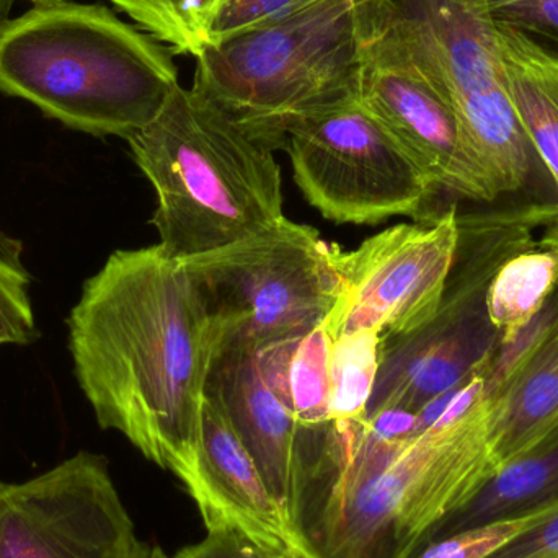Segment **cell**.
<instances>
[{"label": "cell", "instance_id": "obj_1", "mask_svg": "<svg viewBox=\"0 0 558 558\" xmlns=\"http://www.w3.org/2000/svg\"><path fill=\"white\" fill-rule=\"evenodd\" d=\"M75 377L104 429L185 481L196 464L219 333L182 262L118 251L68 320Z\"/></svg>", "mask_w": 558, "mask_h": 558}, {"label": "cell", "instance_id": "obj_2", "mask_svg": "<svg viewBox=\"0 0 558 558\" xmlns=\"http://www.w3.org/2000/svg\"><path fill=\"white\" fill-rule=\"evenodd\" d=\"M490 403L415 435L387 438L367 423L343 426L307 475L295 508L298 553L307 558H413L501 471Z\"/></svg>", "mask_w": 558, "mask_h": 558}, {"label": "cell", "instance_id": "obj_3", "mask_svg": "<svg viewBox=\"0 0 558 558\" xmlns=\"http://www.w3.org/2000/svg\"><path fill=\"white\" fill-rule=\"evenodd\" d=\"M179 87L172 49L101 3H38L0 22V94L71 130L128 141Z\"/></svg>", "mask_w": 558, "mask_h": 558}, {"label": "cell", "instance_id": "obj_4", "mask_svg": "<svg viewBox=\"0 0 558 558\" xmlns=\"http://www.w3.org/2000/svg\"><path fill=\"white\" fill-rule=\"evenodd\" d=\"M386 0H318L196 56L192 90L265 149L311 118L361 100Z\"/></svg>", "mask_w": 558, "mask_h": 558}, {"label": "cell", "instance_id": "obj_5", "mask_svg": "<svg viewBox=\"0 0 558 558\" xmlns=\"http://www.w3.org/2000/svg\"><path fill=\"white\" fill-rule=\"evenodd\" d=\"M153 183L150 225L182 262L242 241L282 218L281 167L265 149L180 85L159 117L128 140Z\"/></svg>", "mask_w": 558, "mask_h": 558}, {"label": "cell", "instance_id": "obj_6", "mask_svg": "<svg viewBox=\"0 0 558 558\" xmlns=\"http://www.w3.org/2000/svg\"><path fill=\"white\" fill-rule=\"evenodd\" d=\"M384 33L454 108L495 198L530 175L533 144L508 92L500 51L472 0H386Z\"/></svg>", "mask_w": 558, "mask_h": 558}, {"label": "cell", "instance_id": "obj_7", "mask_svg": "<svg viewBox=\"0 0 558 558\" xmlns=\"http://www.w3.org/2000/svg\"><path fill=\"white\" fill-rule=\"evenodd\" d=\"M335 247L282 216L242 241L182 260L205 299L219 350L260 348L322 327L343 291Z\"/></svg>", "mask_w": 558, "mask_h": 558}, {"label": "cell", "instance_id": "obj_8", "mask_svg": "<svg viewBox=\"0 0 558 558\" xmlns=\"http://www.w3.org/2000/svg\"><path fill=\"white\" fill-rule=\"evenodd\" d=\"M284 149L308 205L337 225L416 219L435 192L361 100L299 124Z\"/></svg>", "mask_w": 558, "mask_h": 558}, {"label": "cell", "instance_id": "obj_9", "mask_svg": "<svg viewBox=\"0 0 558 558\" xmlns=\"http://www.w3.org/2000/svg\"><path fill=\"white\" fill-rule=\"evenodd\" d=\"M459 247L461 225L454 206L380 231L354 251L337 245L343 291L325 320V331L331 340L363 330L396 338L425 327L445 298Z\"/></svg>", "mask_w": 558, "mask_h": 558}, {"label": "cell", "instance_id": "obj_10", "mask_svg": "<svg viewBox=\"0 0 558 558\" xmlns=\"http://www.w3.org/2000/svg\"><path fill=\"white\" fill-rule=\"evenodd\" d=\"M107 458L81 451L22 482L0 481V558H146Z\"/></svg>", "mask_w": 558, "mask_h": 558}, {"label": "cell", "instance_id": "obj_11", "mask_svg": "<svg viewBox=\"0 0 558 558\" xmlns=\"http://www.w3.org/2000/svg\"><path fill=\"white\" fill-rule=\"evenodd\" d=\"M361 104L396 137L433 190L495 199L454 108L384 28L364 75Z\"/></svg>", "mask_w": 558, "mask_h": 558}, {"label": "cell", "instance_id": "obj_12", "mask_svg": "<svg viewBox=\"0 0 558 558\" xmlns=\"http://www.w3.org/2000/svg\"><path fill=\"white\" fill-rule=\"evenodd\" d=\"M206 396L221 407L234 426L292 530L302 485L333 448L340 423L312 428L299 422L262 376L255 348L219 350Z\"/></svg>", "mask_w": 558, "mask_h": 558}, {"label": "cell", "instance_id": "obj_13", "mask_svg": "<svg viewBox=\"0 0 558 558\" xmlns=\"http://www.w3.org/2000/svg\"><path fill=\"white\" fill-rule=\"evenodd\" d=\"M206 530L234 527L271 554L298 550V541L257 462L221 407L206 396L192 474L182 482Z\"/></svg>", "mask_w": 558, "mask_h": 558}, {"label": "cell", "instance_id": "obj_14", "mask_svg": "<svg viewBox=\"0 0 558 558\" xmlns=\"http://www.w3.org/2000/svg\"><path fill=\"white\" fill-rule=\"evenodd\" d=\"M485 396L490 403L488 435L501 469L557 432L558 305L514 357L492 371Z\"/></svg>", "mask_w": 558, "mask_h": 558}, {"label": "cell", "instance_id": "obj_15", "mask_svg": "<svg viewBox=\"0 0 558 558\" xmlns=\"http://www.w3.org/2000/svg\"><path fill=\"white\" fill-rule=\"evenodd\" d=\"M558 504V429L523 458L505 465L481 494L449 518L433 541ZM432 541V543H433Z\"/></svg>", "mask_w": 558, "mask_h": 558}, {"label": "cell", "instance_id": "obj_16", "mask_svg": "<svg viewBox=\"0 0 558 558\" xmlns=\"http://www.w3.org/2000/svg\"><path fill=\"white\" fill-rule=\"evenodd\" d=\"M494 36L514 110L558 192V62L510 33L494 32Z\"/></svg>", "mask_w": 558, "mask_h": 558}, {"label": "cell", "instance_id": "obj_17", "mask_svg": "<svg viewBox=\"0 0 558 558\" xmlns=\"http://www.w3.org/2000/svg\"><path fill=\"white\" fill-rule=\"evenodd\" d=\"M558 264L549 252H524L505 262L485 291V312L500 344L513 347L549 304Z\"/></svg>", "mask_w": 558, "mask_h": 558}, {"label": "cell", "instance_id": "obj_18", "mask_svg": "<svg viewBox=\"0 0 558 558\" xmlns=\"http://www.w3.org/2000/svg\"><path fill=\"white\" fill-rule=\"evenodd\" d=\"M141 29L175 54L198 56L208 48L216 20L235 0H110Z\"/></svg>", "mask_w": 558, "mask_h": 558}, {"label": "cell", "instance_id": "obj_19", "mask_svg": "<svg viewBox=\"0 0 558 558\" xmlns=\"http://www.w3.org/2000/svg\"><path fill=\"white\" fill-rule=\"evenodd\" d=\"M379 331L363 330L333 340L331 351V416L344 426L366 423L379 367Z\"/></svg>", "mask_w": 558, "mask_h": 558}, {"label": "cell", "instance_id": "obj_20", "mask_svg": "<svg viewBox=\"0 0 558 558\" xmlns=\"http://www.w3.org/2000/svg\"><path fill=\"white\" fill-rule=\"evenodd\" d=\"M494 32L510 33L558 62V0H472Z\"/></svg>", "mask_w": 558, "mask_h": 558}, {"label": "cell", "instance_id": "obj_21", "mask_svg": "<svg viewBox=\"0 0 558 558\" xmlns=\"http://www.w3.org/2000/svg\"><path fill=\"white\" fill-rule=\"evenodd\" d=\"M23 245L0 231V347L36 340L35 314L29 299L28 270Z\"/></svg>", "mask_w": 558, "mask_h": 558}, {"label": "cell", "instance_id": "obj_22", "mask_svg": "<svg viewBox=\"0 0 558 558\" xmlns=\"http://www.w3.org/2000/svg\"><path fill=\"white\" fill-rule=\"evenodd\" d=\"M556 507V505H554ZM554 507L523 517L505 518L481 526L469 527L433 541L413 558H488L504 549L511 541L526 533L537 521L543 520Z\"/></svg>", "mask_w": 558, "mask_h": 558}, {"label": "cell", "instance_id": "obj_23", "mask_svg": "<svg viewBox=\"0 0 558 558\" xmlns=\"http://www.w3.org/2000/svg\"><path fill=\"white\" fill-rule=\"evenodd\" d=\"M315 2L318 0H235L216 20L208 46L216 45L238 33L270 25L299 10L314 5Z\"/></svg>", "mask_w": 558, "mask_h": 558}, {"label": "cell", "instance_id": "obj_24", "mask_svg": "<svg viewBox=\"0 0 558 558\" xmlns=\"http://www.w3.org/2000/svg\"><path fill=\"white\" fill-rule=\"evenodd\" d=\"M170 558H278L234 527H211L205 539Z\"/></svg>", "mask_w": 558, "mask_h": 558}, {"label": "cell", "instance_id": "obj_25", "mask_svg": "<svg viewBox=\"0 0 558 558\" xmlns=\"http://www.w3.org/2000/svg\"><path fill=\"white\" fill-rule=\"evenodd\" d=\"M488 558H558V504L526 533Z\"/></svg>", "mask_w": 558, "mask_h": 558}, {"label": "cell", "instance_id": "obj_26", "mask_svg": "<svg viewBox=\"0 0 558 558\" xmlns=\"http://www.w3.org/2000/svg\"><path fill=\"white\" fill-rule=\"evenodd\" d=\"M544 251L549 252L558 264V216L556 222L547 229L546 235L543 239Z\"/></svg>", "mask_w": 558, "mask_h": 558}, {"label": "cell", "instance_id": "obj_27", "mask_svg": "<svg viewBox=\"0 0 558 558\" xmlns=\"http://www.w3.org/2000/svg\"><path fill=\"white\" fill-rule=\"evenodd\" d=\"M13 3L15 0H0V22L9 19L10 12H12Z\"/></svg>", "mask_w": 558, "mask_h": 558}, {"label": "cell", "instance_id": "obj_28", "mask_svg": "<svg viewBox=\"0 0 558 558\" xmlns=\"http://www.w3.org/2000/svg\"><path fill=\"white\" fill-rule=\"evenodd\" d=\"M146 558H170L163 553L162 547H150L149 554H147Z\"/></svg>", "mask_w": 558, "mask_h": 558}, {"label": "cell", "instance_id": "obj_29", "mask_svg": "<svg viewBox=\"0 0 558 558\" xmlns=\"http://www.w3.org/2000/svg\"><path fill=\"white\" fill-rule=\"evenodd\" d=\"M278 558H307V557L302 556V554L298 553V550H288V553L279 554Z\"/></svg>", "mask_w": 558, "mask_h": 558}, {"label": "cell", "instance_id": "obj_30", "mask_svg": "<svg viewBox=\"0 0 558 558\" xmlns=\"http://www.w3.org/2000/svg\"><path fill=\"white\" fill-rule=\"evenodd\" d=\"M33 5H38V3H51V2H61V0H28Z\"/></svg>", "mask_w": 558, "mask_h": 558}]
</instances>
